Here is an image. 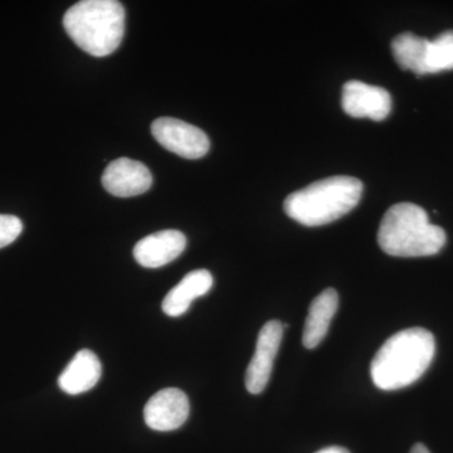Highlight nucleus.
<instances>
[{
	"instance_id": "f257e3e1",
	"label": "nucleus",
	"mask_w": 453,
	"mask_h": 453,
	"mask_svg": "<svg viewBox=\"0 0 453 453\" xmlns=\"http://www.w3.org/2000/svg\"><path fill=\"white\" fill-rule=\"evenodd\" d=\"M436 354L434 336L423 327H411L390 336L372 357V383L381 390H396L419 380Z\"/></svg>"
},
{
	"instance_id": "f03ea898",
	"label": "nucleus",
	"mask_w": 453,
	"mask_h": 453,
	"mask_svg": "<svg viewBox=\"0 0 453 453\" xmlns=\"http://www.w3.org/2000/svg\"><path fill=\"white\" fill-rule=\"evenodd\" d=\"M446 240V232L432 225L426 211L413 203L390 207L378 231L381 251L395 257L437 255L445 247Z\"/></svg>"
},
{
	"instance_id": "7ed1b4c3",
	"label": "nucleus",
	"mask_w": 453,
	"mask_h": 453,
	"mask_svg": "<svg viewBox=\"0 0 453 453\" xmlns=\"http://www.w3.org/2000/svg\"><path fill=\"white\" fill-rule=\"evenodd\" d=\"M362 195L359 179L336 175L292 193L283 203V210L300 225L325 226L353 211Z\"/></svg>"
},
{
	"instance_id": "20e7f679",
	"label": "nucleus",
	"mask_w": 453,
	"mask_h": 453,
	"mask_svg": "<svg viewBox=\"0 0 453 453\" xmlns=\"http://www.w3.org/2000/svg\"><path fill=\"white\" fill-rule=\"evenodd\" d=\"M65 32L88 55H111L125 33V9L116 0H82L64 17Z\"/></svg>"
},
{
	"instance_id": "39448f33",
	"label": "nucleus",
	"mask_w": 453,
	"mask_h": 453,
	"mask_svg": "<svg viewBox=\"0 0 453 453\" xmlns=\"http://www.w3.org/2000/svg\"><path fill=\"white\" fill-rule=\"evenodd\" d=\"M151 133L166 150L186 159H199L210 151L211 142L207 134L195 125L178 119H157L151 124Z\"/></svg>"
},
{
	"instance_id": "423d86ee",
	"label": "nucleus",
	"mask_w": 453,
	"mask_h": 453,
	"mask_svg": "<svg viewBox=\"0 0 453 453\" xmlns=\"http://www.w3.org/2000/svg\"><path fill=\"white\" fill-rule=\"evenodd\" d=\"M283 329L285 327L280 321L271 320L258 334L256 351L246 372V388L251 395H259L266 388L281 345Z\"/></svg>"
},
{
	"instance_id": "0eeeda50",
	"label": "nucleus",
	"mask_w": 453,
	"mask_h": 453,
	"mask_svg": "<svg viewBox=\"0 0 453 453\" xmlns=\"http://www.w3.org/2000/svg\"><path fill=\"white\" fill-rule=\"evenodd\" d=\"M189 399L183 390L165 388L149 399L144 408L146 426L154 431L169 432L180 428L189 417Z\"/></svg>"
},
{
	"instance_id": "6e6552de",
	"label": "nucleus",
	"mask_w": 453,
	"mask_h": 453,
	"mask_svg": "<svg viewBox=\"0 0 453 453\" xmlns=\"http://www.w3.org/2000/svg\"><path fill=\"white\" fill-rule=\"evenodd\" d=\"M342 109L351 118L381 121L392 111V97L387 89L360 81H349L342 88Z\"/></svg>"
},
{
	"instance_id": "1a4fd4ad",
	"label": "nucleus",
	"mask_w": 453,
	"mask_h": 453,
	"mask_svg": "<svg viewBox=\"0 0 453 453\" xmlns=\"http://www.w3.org/2000/svg\"><path fill=\"white\" fill-rule=\"evenodd\" d=\"M101 181L110 195L129 198L148 192L153 184V175L145 164L120 157L109 164Z\"/></svg>"
},
{
	"instance_id": "9d476101",
	"label": "nucleus",
	"mask_w": 453,
	"mask_h": 453,
	"mask_svg": "<svg viewBox=\"0 0 453 453\" xmlns=\"http://www.w3.org/2000/svg\"><path fill=\"white\" fill-rule=\"evenodd\" d=\"M187 238L177 229H165L146 235L134 247V257L146 268H159L174 261L183 253Z\"/></svg>"
},
{
	"instance_id": "9b49d317",
	"label": "nucleus",
	"mask_w": 453,
	"mask_h": 453,
	"mask_svg": "<svg viewBox=\"0 0 453 453\" xmlns=\"http://www.w3.org/2000/svg\"><path fill=\"white\" fill-rule=\"evenodd\" d=\"M103 374L96 354L88 349L80 350L58 378L59 388L70 395H79L94 388Z\"/></svg>"
},
{
	"instance_id": "f8f14e48",
	"label": "nucleus",
	"mask_w": 453,
	"mask_h": 453,
	"mask_svg": "<svg viewBox=\"0 0 453 453\" xmlns=\"http://www.w3.org/2000/svg\"><path fill=\"white\" fill-rule=\"evenodd\" d=\"M211 286H213V276L210 271H192L184 276V279L173 288L163 300L164 314L170 318H178L186 314L193 301L208 294Z\"/></svg>"
},
{
	"instance_id": "ddd939ff",
	"label": "nucleus",
	"mask_w": 453,
	"mask_h": 453,
	"mask_svg": "<svg viewBox=\"0 0 453 453\" xmlns=\"http://www.w3.org/2000/svg\"><path fill=\"white\" fill-rule=\"evenodd\" d=\"M339 306L338 292L326 288L316 296L310 305L309 315L303 327V344L306 349H314L320 344L329 332L334 315Z\"/></svg>"
},
{
	"instance_id": "4468645a",
	"label": "nucleus",
	"mask_w": 453,
	"mask_h": 453,
	"mask_svg": "<svg viewBox=\"0 0 453 453\" xmlns=\"http://www.w3.org/2000/svg\"><path fill=\"white\" fill-rule=\"evenodd\" d=\"M428 40L413 35L403 33L392 42L393 56L396 64L405 71L423 76L426 74V52H427Z\"/></svg>"
},
{
	"instance_id": "2eb2a0df",
	"label": "nucleus",
	"mask_w": 453,
	"mask_h": 453,
	"mask_svg": "<svg viewBox=\"0 0 453 453\" xmlns=\"http://www.w3.org/2000/svg\"><path fill=\"white\" fill-rule=\"evenodd\" d=\"M453 70V31L438 35L428 41L426 52V74Z\"/></svg>"
},
{
	"instance_id": "dca6fc26",
	"label": "nucleus",
	"mask_w": 453,
	"mask_h": 453,
	"mask_svg": "<svg viewBox=\"0 0 453 453\" xmlns=\"http://www.w3.org/2000/svg\"><path fill=\"white\" fill-rule=\"evenodd\" d=\"M23 231L22 220L11 214H0V249L9 246Z\"/></svg>"
},
{
	"instance_id": "f3484780",
	"label": "nucleus",
	"mask_w": 453,
	"mask_h": 453,
	"mask_svg": "<svg viewBox=\"0 0 453 453\" xmlns=\"http://www.w3.org/2000/svg\"><path fill=\"white\" fill-rule=\"evenodd\" d=\"M316 453H350V452H349L347 449H344V447L332 446V447H326V449H320V451H318Z\"/></svg>"
},
{
	"instance_id": "a211bd4d",
	"label": "nucleus",
	"mask_w": 453,
	"mask_h": 453,
	"mask_svg": "<svg viewBox=\"0 0 453 453\" xmlns=\"http://www.w3.org/2000/svg\"><path fill=\"white\" fill-rule=\"evenodd\" d=\"M411 453H431L429 449L422 443H417V445L413 446V449H411Z\"/></svg>"
}]
</instances>
